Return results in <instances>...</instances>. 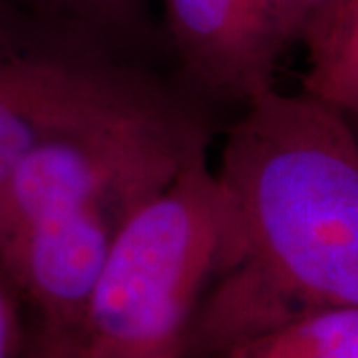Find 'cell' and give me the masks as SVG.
Instances as JSON below:
<instances>
[{"instance_id": "obj_2", "label": "cell", "mask_w": 358, "mask_h": 358, "mask_svg": "<svg viewBox=\"0 0 358 358\" xmlns=\"http://www.w3.org/2000/svg\"><path fill=\"white\" fill-rule=\"evenodd\" d=\"M235 251L229 195L205 155L140 205L110 245L80 338L88 358H183L195 313Z\"/></svg>"}, {"instance_id": "obj_9", "label": "cell", "mask_w": 358, "mask_h": 358, "mask_svg": "<svg viewBox=\"0 0 358 358\" xmlns=\"http://www.w3.org/2000/svg\"><path fill=\"white\" fill-rule=\"evenodd\" d=\"M345 0H275L285 44L305 42L308 34L320 26Z\"/></svg>"}, {"instance_id": "obj_6", "label": "cell", "mask_w": 358, "mask_h": 358, "mask_svg": "<svg viewBox=\"0 0 358 358\" xmlns=\"http://www.w3.org/2000/svg\"><path fill=\"white\" fill-rule=\"evenodd\" d=\"M303 94L343 114H358V0H345L305 42Z\"/></svg>"}, {"instance_id": "obj_7", "label": "cell", "mask_w": 358, "mask_h": 358, "mask_svg": "<svg viewBox=\"0 0 358 358\" xmlns=\"http://www.w3.org/2000/svg\"><path fill=\"white\" fill-rule=\"evenodd\" d=\"M223 358H358V307H322L233 346Z\"/></svg>"}, {"instance_id": "obj_4", "label": "cell", "mask_w": 358, "mask_h": 358, "mask_svg": "<svg viewBox=\"0 0 358 358\" xmlns=\"http://www.w3.org/2000/svg\"><path fill=\"white\" fill-rule=\"evenodd\" d=\"M131 213L90 203L28 219L0 237V271L36 319L80 334L110 245Z\"/></svg>"}, {"instance_id": "obj_1", "label": "cell", "mask_w": 358, "mask_h": 358, "mask_svg": "<svg viewBox=\"0 0 358 358\" xmlns=\"http://www.w3.org/2000/svg\"><path fill=\"white\" fill-rule=\"evenodd\" d=\"M215 176L233 205L235 251L183 358H223L313 308L358 307V140L343 112L267 90L229 128Z\"/></svg>"}, {"instance_id": "obj_5", "label": "cell", "mask_w": 358, "mask_h": 358, "mask_svg": "<svg viewBox=\"0 0 358 358\" xmlns=\"http://www.w3.org/2000/svg\"><path fill=\"white\" fill-rule=\"evenodd\" d=\"M187 78L207 96L243 102L273 88L287 48L275 0H162Z\"/></svg>"}, {"instance_id": "obj_11", "label": "cell", "mask_w": 358, "mask_h": 358, "mask_svg": "<svg viewBox=\"0 0 358 358\" xmlns=\"http://www.w3.org/2000/svg\"><path fill=\"white\" fill-rule=\"evenodd\" d=\"M22 305L20 294L0 271V358H24L28 324Z\"/></svg>"}, {"instance_id": "obj_10", "label": "cell", "mask_w": 358, "mask_h": 358, "mask_svg": "<svg viewBox=\"0 0 358 358\" xmlns=\"http://www.w3.org/2000/svg\"><path fill=\"white\" fill-rule=\"evenodd\" d=\"M24 358H88L80 334L34 319L28 324Z\"/></svg>"}, {"instance_id": "obj_12", "label": "cell", "mask_w": 358, "mask_h": 358, "mask_svg": "<svg viewBox=\"0 0 358 358\" xmlns=\"http://www.w3.org/2000/svg\"><path fill=\"white\" fill-rule=\"evenodd\" d=\"M346 120H348V124H350V128H352V131H355V136H357L358 140V114H348Z\"/></svg>"}, {"instance_id": "obj_8", "label": "cell", "mask_w": 358, "mask_h": 358, "mask_svg": "<svg viewBox=\"0 0 358 358\" xmlns=\"http://www.w3.org/2000/svg\"><path fill=\"white\" fill-rule=\"evenodd\" d=\"M13 4L48 14L68 22H76L108 38L134 18L138 0H8Z\"/></svg>"}, {"instance_id": "obj_3", "label": "cell", "mask_w": 358, "mask_h": 358, "mask_svg": "<svg viewBox=\"0 0 358 358\" xmlns=\"http://www.w3.org/2000/svg\"><path fill=\"white\" fill-rule=\"evenodd\" d=\"M192 114L102 34L0 0V181L46 141Z\"/></svg>"}]
</instances>
